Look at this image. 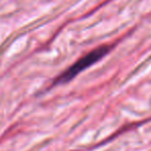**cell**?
Wrapping results in <instances>:
<instances>
[{
    "label": "cell",
    "mask_w": 151,
    "mask_h": 151,
    "mask_svg": "<svg viewBox=\"0 0 151 151\" xmlns=\"http://www.w3.org/2000/svg\"><path fill=\"white\" fill-rule=\"evenodd\" d=\"M109 51H110V47H108V46L99 47V48L91 51L90 53H88V54L85 55L84 57L79 59L75 64H73L70 67H68V68H67L64 73H61L59 77H57L56 81H55V84H65V83L71 81L73 78H76L79 73H82L83 70H85L86 68L90 67L91 65L96 63L99 60L103 59L104 57L109 53Z\"/></svg>",
    "instance_id": "obj_1"
}]
</instances>
